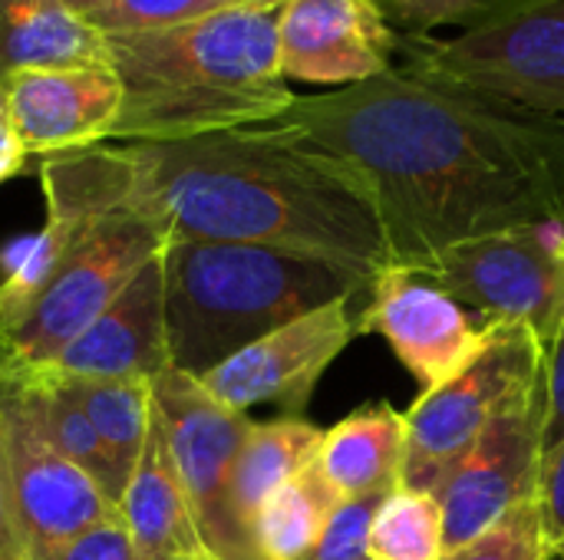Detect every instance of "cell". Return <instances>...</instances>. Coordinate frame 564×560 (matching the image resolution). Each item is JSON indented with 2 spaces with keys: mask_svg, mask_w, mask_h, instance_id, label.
<instances>
[{
  "mask_svg": "<svg viewBox=\"0 0 564 560\" xmlns=\"http://www.w3.org/2000/svg\"><path fill=\"white\" fill-rule=\"evenodd\" d=\"M248 0H102L86 23L102 36L112 33H142V30H165L178 23L202 20L208 13L241 7Z\"/></svg>",
  "mask_w": 564,
  "mask_h": 560,
  "instance_id": "26",
  "label": "cell"
},
{
  "mask_svg": "<svg viewBox=\"0 0 564 560\" xmlns=\"http://www.w3.org/2000/svg\"><path fill=\"white\" fill-rule=\"evenodd\" d=\"M321 442H324V429H317L304 416H281L251 426L231 472V515L248 538L261 505L281 485H288L294 475L314 465Z\"/></svg>",
  "mask_w": 564,
  "mask_h": 560,
  "instance_id": "20",
  "label": "cell"
},
{
  "mask_svg": "<svg viewBox=\"0 0 564 560\" xmlns=\"http://www.w3.org/2000/svg\"><path fill=\"white\" fill-rule=\"evenodd\" d=\"M0 122H10V109H7V89L0 86Z\"/></svg>",
  "mask_w": 564,
  "mask_h": 560,
  "instance_id": "35",
  "label": "cell"
},
{
  "mask_svg": "<svg viewBox=\"0 0 564 560\" xmlns=\"http://www.w3.org/2000/svg\"><path fill=\"white\" fill-rule=\"evenodd\" d=\"M13 551H23V545H20V535H17V528H13L7 498H3V492H0V554H13Z\"/></svg>",
  "mask_w": 564,
  "mask_h": 560,
  "instance_id": "33",
  "label": "cell"
},
{
  "mask_svg": "<svg viewBox=\"0 0 564 560\" xmlns=\"http://www.w3.org/2000/svg\"><path fill=\"white\" fill-rule=\"evenodd\" d=\"M198 560H215V558H212V554H205V558H198Z\"/></svg>",
  "mask_w": 564,
  "mask_h": 560,
  "instance_id": "37",
  "label": "cell"
},
{
  "mask_svg": "<svg viewBox=\"0 0 564 560\" xmlns=\"http://www.w3.org/2000/svg\"><path fill=\"white\" fill-rule=\"evenodd\" d=\"M46 224L0 281V360L46 370L169 248L122 145L40 162Z\"/></svg>",
  "mask_w": 564,
  "mask_h": 560,
  "instance_id": "3",
  "label": "cell"
},
{
  "mask_svg": "<svg viewBox=\"0 0 564 560\" xmlns=\"http://www.w3.org/2000/svg\"><path fill=\"white\" fill-rule=\"evenodd\" d=\"M545 0H373L383 20L403 36H430L440 26H459L463 33L509 20Z\"/></svg>",
  "mask_w": 564,
  "mask_h": 560,
  "instance_id": "25",
  "label": "cell"
},
{
  "mask_svg": "<svg viewBox=\"0 0 564 560\" xmlns=\"http://www.w3.org/2000/svg\"><path fill=\"white\" fill-rule=\"evenodd\" d=\"M370 560H443V508L436 495L397 488L390 492L370 525Z\"/></svg>",
  "mask_w": 564,
  "mask_h": 560,
  "instance_id": "24",
  "label": "cell"
},
{
  "mask_svg": "<svg viewBox=\"0 0 564 560\" xmlns=\"http://www.w3.org/2000/svg\"><path fill=\"white\" fill-rule=\"evenodd\" d=\"M281 7L284 0H248L192 23L106 36L122 83L109 142H182L291 109L297 96L278 63Z\"/></svg>",
  "mask_w": 564,
  "mask_h": 560,
  "instance_id": "4",
  "label": "cell"
},
{
  "mask_svg": "<svg viewBox=\"0 0 564 560\" xmlns=\"http://www.w3.org/2000/svg\"><path fill=\"white\" fill-rule=\"evenodd\" d=\"M413 274L469 310L525 323L549 347L564 317V221L453 244Z\"/></svg>",
  "mask_w": 564,
  "mask_h": 560,
  "instance_id": "9",
  "label": "cell"
},
{
  "mask_svg": "<svg viewBox=\"0 0 564 560\" xmlns=\"http://www.w3.org/2000/svg\"><path fill=\"white\" fill-rule=\"evenodd\" d=\"M542 340L525 323L502 320L489 350L469 370L423 393L406 413L400 488L433 495L499 416L542 396Z\"/></svg>",
  "mask_w": 564,
  "mask_h": 560,
  "instance_id": "6",
  "label": "cell"
},
{
  "mask_svg": "<svg viewBox=\"0 0 564 560\" xmlns=\"http://www.w3.org/2000/svg\"><path fill=\"white\" fill-rule=\"evenodd\" d=\"M169 363L195 380L334 300H354L370 284L291 251L231 241L172 238L162 251Z\"/></svg>",
  "mask_w": 564,
  "mask_h": 560,
  "instance_id": "5",
  "label": "cell"
},
{
  "mask_svg": "<svg viewBox=\"0 0 564 560\" xmlns=\"http://www.w3.org/2000/svg\"><path fill=\"white\" fill-rule=\"evenodd\" d=\"M26 158H30V155H26L23 145L17 142L10 122H0V182L20 175V168L26 165Z\"/></svg>",
  "mask_w": 564,
  "mask_h": 560,
  "instance_id": "32",
  "label": "cell"
},
{
  "mask_svg": "<svg viewBox=\"0 0 564 560\" xmlns=\"http://www.w3.org/2000/svg\"><path fill=\"white\" fill-rule=\"evenodd\" d=\"M406 459V413L387 399L354 409L324 432L317 469L340 502L390 495L403 482Z\"/></svg>",
  "mask_w": 564,
  "mask_h": 560,
  "instance_id": "18",
  "label": "cell"
},
{
  "mask_svg": "<svg viewBox=\"0 0 564 560\" xmlns=\"http://www.w3.org/2000/svg\"><path fill=\"white\" fill-rule=\"evenodd\" d=\"M73 13H79V17H86V13H93L102 0H63Z\"/></svg>",
  "mask_w": 564,
  "mask_h": 560,
  "instance_id": "34",
  "label": "cell"
},
{
  "mask_svg": "<svg viewBox=\"0 0 564 560\" xmlns=\"http://www.w3.org/2000/svg\"><path fill=\"white\" fill-rule=\"evenodd\" d=\"M542 462V396L499 416L436 485L446 554L489 531L506 512L535 498Z\"/></svg>",
  "mask_w": 564,
  "mask_h": 560,
  "instance_id": "13",
  "label": "cell"
},
{
  "mask_svg": "<svg viewBox=\"0 0 564 560\" xmlns=\"http://www.w3.org/2000/svg\"><path fill=\"white\" fill-rule=\"evenodd\" d=\"M152 416L185 485L205 551L215 560H258L231 515V472L251 419L221 406L202 380L169 366L152 383Z\"/></svg>",
  "mask_w": 564,
  "mask_h": 560,
  "instance_id": "8",
  "label": "cell"
},
{
  "mask_svg": "<svg viewBox=\"0 0 564 560\" xmlns=\"http://www.w3.org/2000/svg\"><path fill=\"white\" fill-rule=\"evenodd\" d=\"M564 439V317L545 347L542 380V455Z\"/></svg>",
  "mask_w": 564,
  "mask_h": 560,
  "instance_id": "31",
  "label": "cell"
},
{
  "mask_svg": "<svg viewBox=\"0 0 564 560\" xmlns=\"http://www.w3.org/2000/svg\"><path fill=\"white\" fill-rule=\"evenodd\" d=\"M558 560H564V551H562V554H558Z\"/></svg>",
  "mask_w": 564,
  "mask_h": 560,
  "instance_id": "38",
  "label": "cell"
},
{
  "mask_svg": "<svg viewBox=\"0 0 564 560\" xmlns=\"http://www.w3.org/2000/svg\"><path fill=\"white\" fill-rule=\"evenodd\" d=\"M109 63L106 36L63 0H0V86L17 73Z\"/></svg>",
  "mask_w": 564,
  "mask_h": 560,
  "instance_id": "19",
  "label": "cell"
},
{
  "mask_svg": "<svg viewBox=\"0 0 564 560\" xmlns=\"http://www.w3.org/2000/svg\"><path fill=\"white\" fill-rule=\"evenodd\" d=\"M53 373V370H50ZM59 376V373H56ZM73 403L96 429L112 472L126 492L152 426V389L142 380H73L59 376Z\"/></svg>",
  "mask_w": 564,
  "mask_h": 560,
  "instance_id": "22",
  "label": "cell"
},
{
  "mask_svg": "<svg viewBox=\"0 0 564 560\" xmlns=\"http://www.w3.org/2000/svg\"><path fill=\"white\" fill-rule=\"evenodd\" d=\"M0 560H33L26 551H13V554H0Z\"/></svg>",
  "mask_w": 564,
  "mask_h": 560,
  "instance_id": "36",
  "label": "cell"
},
{
  "mask_svg": "<svg viewBox=\"0 0 564 560\" xmlns=\"http://www.w3.org/2000/svg\"><path fill=\"white\" fill-rule=\"evenodd\" d=\"M3 89L17 142L40 158L109 142L122 109V83L109 63L30 69Z\"/></svg>",
  "mask_w": 564,
  "mask_h": 560,
  "instance_id": "15",
  "label": "cell"
},
{
  "mask_svg": "<svg viewBox=\"0 0 564 560\" xmlns=\"http://www.w3.org/2000/svg\"><path fill=\"white\" fill-rule=\"evenodd\" d=\"M116 508L142 560H198L208 554L155 416L142 459Z\"/></svg>",
  "mask_w": 564,
  "mask_h": 560,
  "instance_id": "17",
  "label": "cell"
},
{
  "mask_svg": "<svg viewBox=\"0 0 564 560\" xmlns=\"http://www.w3.org/2000/svg\"><path fill=\"white\" fill-rule=\"evenodd\" d=\"M337 505L340 498L321 475L317 462L307 465L261 505L251 528L258 560L307 558Z\"/></svg>",
  "mask_w": 564,
  "mask_h": 560,
  "instance_id": "23",
  "label": "cell"
},
{
  "mask_svg": "<svg viewBox=\"0 0 564 560\" xmlns=\"http://www.w3.org/2000/svg\"><path fill=\"white\" fill-rule=\"evenodd\" d=\"M7 366L13 370L20 396H23L33 422L46 436V442L63 459H69L76 469H83L112 498V505H119L122 485H119V479L112 472V462H109L96 429L89 426L86 413L73 403L63 380L56 373H50V370H23V366H13V363H7Z\"/></svg>",
  "mask_w": 564,
  "mask_h": 560,
  "instance_id": "21",
  "label": "cell"
},
{
  "mask_svg": "<svg viewBox=\"0 0 564 560\" xmlns=\"http://www.w3.org/2000/svg\"><path fill=\"white\" fill-rule=\"evenodd\" d=\"M535 505H539L545 545L552 558H558L564 551V439L555 449H549L539 462Z\"/></svg>",
  "mask_w": 564,
  "mask_h": 560,
  "instance_id": "30",
  "label": "cell"
},
{
  "mask_svg": "<svg viewBox=\"0 0 564 560\" xmlns=\"http://www.w3.org/2000/svg\"><path fill=\"white\" fill-rule=\"evenodd\" d=\"M357 333H380L423 393L469 370L492 343L502 320L453 300L423 274L387 267L370 284Z\"/></svg>",
  "mask_w": 564,
  "mask_h": 560,
  "instance_id": "11",
  "label": "cell"
},
{
  "mask_svg": "<svg viewBox=\"0 0 564 560\" xmlns=\"http://www.w3.org/2000/svg\"><path fill=\"white\" fill-rule=\"evenodd\" d=\"M387 495H367V498H350L334 508L327 518V528L321 531L317 545L311 554L301 560H367V538L373 515Z\"/></svg>",
  "mask_w": 564,
  "mask_h": 560,
  "instance_id": "28",
  "label": "cell"
},
{
  "mask_svg": "<svg viewBox=\"0 0 564 560\" xmlns=\"http://www.w3.org/2000/svg\"><path fill=\"white\" fill-rule=\"evenodd\" d=\"M400 59L499 102L564 122V0L453 40L403 36Z\"/></svg>",
  "mask_w": 564,
  "mask_h": 560,
  "instance_id": "7",
  "label": "cell"
},
{
  "mask_svg": "<svg viewBox=\"0 0 564 560\" xmlns=\"http://www.w3.org/2000/svg\"><path fill=\"white\" fill-rule=\"evenodd\" d=\"M33 560H142L132 535L122 521V515H109L96 525H89L86 531L46 548L43 554H36Z\"/></svg>",
  "mask_w": 564,
  "mask_h": 560,
  "instance_id": "29",
  "label": "cell"
},
{
  "mask_svg": "<svg viewBox=\"0 0 564 560\" xmlns=\"http://www.w3.org/2000/svg\"><path fill=\"white\" fill-rule=\"evenodd\" d=\"M169 366L162 257H155L46 370L73 380L152 383Z\"/></svg>",
  "mask_w": 564,
  "mask_h": 560,
  "instance_id": "16",
  "label": "cell"
},
{
  "mask_svg": "<svg viewBox=\"0 0 564 560\" xmlns=\"http://www.w3.org/2000/svg\"><path fill=\"white\" fill-rule=\"evenodd\" d=\"M0 492L30 558L116 515L112 498L33 422L13 370L0 360Z\"/></svg>",
  "mask_w": 564,
  "mask_h": 560,
  "instance_id": "10",
  "label": "cell"
},
{
  "mask_svg": "<svg viewBox=\"0 0 564 560\" xmlns=\"http://www.w3.org/2000/svg\"><path fill=\"white\" fill-rule=\"evenodd\" d=\"M370 188L390 267L420 271L453 244L564 221V122L426 69L297 96L278 116Z\"/></svg>",
  "mask_w": 564,
  "mask_h": 560,
  "instance_id": "1",
  "label": "cell"
},
{
  "mask_svg": "<svg viewBox=\"0 0 564 560\" xmlns=\"http://www.w3.org/2000/svg\"><path fill=\"white\" fill-rule=\"evenodd\" d=\"M403 50L373 0H284L278 17V63L284 79L354 86L387 69Z\"/></svg>",
  "mask_w": 564,
  "mask_h": 560,
  "instance_id": "14",
  "label": "cell"
},
{
  "mask_svg": "<svg viewBox=\"0 0 564 560\" xmlns=\"http://www.w3.org/2000/svg\"><path fill=\"white\" fill-rule=\"evenodd\" d=\"M367 560H370V558H367Z\"/></svg>",
  "mask_w": 564,
  "mask_h": 560,
  "instance_id": "39",
  "label": "cell"
},
{
  "mask_svg": "<svg viewBox=\"0 0 564 560\" xmlns=\"http://www.w3.org/2000/svg\"><path fill=\"white\" fill-rule=\"evenodd\" d=\"M122 149L142 205L169 238L278 248L327 261L364 284L390 267L367 182L278 119Z\"/></svg>",
  "mask_w": 564,
  "mask_h": 560,
  "instance_id": "2",
  "label": "cell"
},
{
  "mask_svg": "<svg viewBox=\"0 0 564 560\" xmlns=\"http://www.w3.org/2000/svg\"><path fill=\"white\" fill-rule=\"evenodd\" d=\"M354 337L360 333L350 297L334 300L245 347L202 376V386L221 406L245 416L254 406H278L284 416H304L321 376Z\"/></svg>",
  "mask_w": 564,
  "mask_h": 560,
  "instance_id": "12",
  "label": "cell"
},
{
  "mask_svg": "<svg viewBox=\"0 0 564 560\" xmlns=\"http://www.w3.org/2000/svg\"><path fill=\"white\" fill-rule=\"evenodd\" d=\"M443 560H552L535 498L516 505L489 531H482Z\"/></svg>",
  "mask_w": 564,
  "mask_h": 560,
  "instance_id": "27",
  "label": "cell"
}]
</instances>
